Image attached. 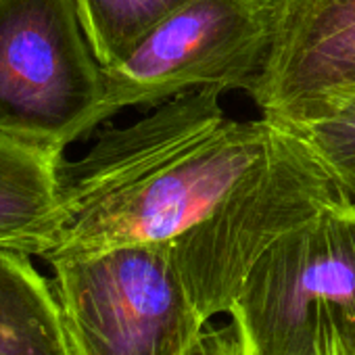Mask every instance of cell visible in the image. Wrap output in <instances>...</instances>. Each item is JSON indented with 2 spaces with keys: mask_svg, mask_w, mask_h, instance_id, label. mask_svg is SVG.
<instances>
[{
  "mask_svg": "<svg viewBox=\"0 0 355 355\" xmlns=\"http://www.w3.org/2000/svg\"><path fill=\"white\" fill-rule=\"evenodd\" d=\"M222 94L173 96L132 125L103 130L82 159H63L65 224L44 261L175 241L205 220L280 128L230 119Z\"/></svg>",
  "mask_w": 355,
  "mask_h": 355,
  "instance_id": "1",
  "label": "cell"
},
{
  "mask_svg": "<svg viewBox=\"0 0 355 355\" xmlns=\"http://www.w3.org/2000/svg\"><path fill=\"white\" fill-rule=\"evenodd\" d=\"M349 199L311 142L280 125L266 153L214 211L171 241L199 313L207 322L228 315L253 266L282 236Z\"/></svg>",
  "mask_w": 355,
  "mask_h": 355,
  "instance_id": "2",
  "label": "cell"
},
{
  "mask_svg": "<svg viewBox=\"0 0 355 355\" xmlns=\"http://www.w3.org/2000/svg\"><path fill=\"white\" fill-rule=\"evenodd\" d=\"M226 318L243 355H355V201L282 236Z\"/></svg>",
  "mask_w": 355,
  "mask_h": 355,
  "instance_id": "3",
  "label": "cell"
},
{
  "mask_svg": "<svg viewBox=\"0 0 355 355\" xmlns=\"http://www.w3.org/2000/svg\"><path fill=\"white\" fill-rule=\"evenodd\" d=\"M73 355H189L209 324L171 241L49 261Z\"/></svg>",
  "mask_w": 355,
  "mask_h": 355,
  "instance_id": "4",
  "label": "cell"
},
{
  "mask_svg": "<svg viewBox=\"0 0 355 355\" xmlns=\"http://www.w3.org/2000/svg\"><path fill=\"white\" fill-rule=\"evenodd\" d=\"M103 103L76 0H0V136L63 157L103 123Z\"/></svg>",
  "mask_w": 355,
  "mask_h": 355,
  "instance_id": "5",
  "label": "cell"
},
{
  "mask_svg": "<svg viewBox=\"0 0 355 355\" xmlns=\"http://www.w3.org/2000/svg\"><path fill=\"white\" fill-rule=\"evenodd\" d=\"M276 0H189L113 69L103 121L128 107H159L203 88L249 90L266 65Z\"/></svg>",
  "mask_w": 355,
  "mask_h": 355,
  "instance_id": "6",
  "label": "cell"
},
{
  "mask_svg": "<svg viewBox=\"0 0 355 355\" xmlns=\"http://www.w3.org/2000/svg\"><path fill=\"white\" fill-rule=\"evenodd\" d=\"M249 96L261 117L303 130L355 103V0H276L274 38Z\"/></svg>",
  "mask_w": 355,
  "mask_h": 355,
  "instance_id": "7",
  "label": "cell"
},
{
  "mask_svg": "<svg viewBox=\"0 0 355 355\" xmlns=\"http://www.w3.org/2000/svg\"><path fill=\"white\" fill-rule=\"evenodd\" d=\"M0 136V249L46 257L65 224L61 163Z\"/></svg>",
  "mask_w": 355,
  "mask_h": 355,
  "instance_id": "8",
  "label": "cell"
},
{
  "mask_svg": "<svg viewBox=\"0 0 355 355\" xmlns=\"http://www.w3.org/2000/svg\"><path fill=\"white\" fill-rule=\"evenodd\" d=\"M0 355H73L53 282L9 249H0Z\"/></svg>",
  "mask_w": 355,
  "mask_h": 355,
  "instance_id": "9",
  "label": "cell"
},
{
  "mask_svg": "<svg viewBox=\"0 0 355 355\" xmlns=\"http://www.w3.org/2000/svg\"><path fill=\"white\" fill-rule=\"evenodd\" d=\"M189 0H76L86 38L105 69L121 65Z\"/></svg>",
  "mask_w": 355,
  "mask_h": 355,
  "instance_id": "10",
  "label": "cell"
},
{
  "mask_svg": "<svg viewBox=\"0 0 355 355\" xmlns=\"http://www.w3.org/2000/svg\"><path fill=\"white\" fill-rule=\"evenodd\" d=\"M295 132L311 142L355 201V103L328 121Z\"/></svg>",
  "mask_w": 355,
  "mask_h": 355,
  "instance_id": "11",
  "label": "cell"
},
{
  "mask_svg": "<svg viewBox=\"0 0 355 355\" xmlns=\"http://www.w3.org/2000/svg\"><path fill=\"white\" fill-rule=\"evenodd\" d=\"M189 355H243L232 322L226 320L224 324H216V320H211Z\"/></svg>",
  "mask_w": 355,
  "mask_h": 355,
  "instance_id": "12",
  "label": "cell"
}]
</instances>
